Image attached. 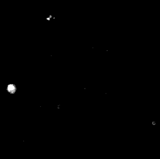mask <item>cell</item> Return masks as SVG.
I'll return each mask as SVG.
<instances>
[{
    "label": "cell",
    "mask_w": 160,
    "mask_h": 159,
    "mask_svg": "<svg viewBox=\"0 0 160 159\" xmlns=\"http://www.w3.org/2000/svg\"><path fill=\"white\" fill-rule=\"evenodd\" d=\"M7 90L9 93L11 94H14L17 90V88L15 84H10L7 86Z\"/></svg>",
    "instance_id": "obj_1"
}]
</instances>
